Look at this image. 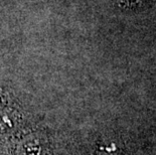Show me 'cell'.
<instances>
[{"instance_id": "2", "label": "cell", "mask_w": 156, "mask_h": 155, "mask_svg": "<svg viewBox=\"0 0 156 155\" xmlns=\"http://www.w3.org/2000/svg\"><path fill=\"white\" fill-rule=\"evenodd\" d=\"M45 142L37 135H29L18 144L17 155H45Z\"/></svg>"}, {"instance_id": "1", "label": "cell", "mask_w": 156, "mask_h": 155, "mask_svg": "<svg viewBox=\"0 0 156 155\" xmlns=\"http://www.w3.org/2000/svg\"><path fill=\"white\" fill-rule=\"evenodd\" d=\"M21 118V111L16 102L0 88V134L15 129Z\"/></svg>"}, {"instance_id": "3", "label": "cell", "mask_w": 156, "mask_h": 155, "mask_svg": "<svg viewBox=\"0 0 156 155\" xmlns=\"http://www.w3.org/2000/svg\"><path fill=\"white\" fill-rule=\"evenodd\" d=\"M96 155H115L114 151L111 148L108 147H101L100 149L97 150V153Z\"/></svg>"}]
</instances>
